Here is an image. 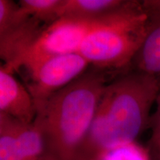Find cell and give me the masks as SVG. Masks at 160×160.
<instances>
[{"label": "cell", "mask_w": 160, "mask_h": 160, "mask_svg": "<svg viewBox=\"0 0 160 160\" xmlns=\"http://www.w3.org/2000/svg\"><path fill=\"white\" fill-rule=\"evenodd\" d=\"M17 122L18 120L0 113V160H21Z\"/></svg>", "instance_id": "obj_11"}, {"label": "cell", "mask_w": 160, "mask_h": 160, "mask_svg": "<svg viewBox=\"0 0 160 160\" xmlns=\"http://www.w3.org/2000/svg\"><path fill=\"white\" fill-rule=\"evenodd\" d=\"M135 70L160 77V19H149L147 36L133 62Z\"/></svg>", "instance_id": "obj_9"}, {"label": "cell", "mask_w": 160, "mask_h": 160, "mask_svg": "<svg viewBox=\"0 0 160 160\" xmlns=\"http://www.w3.org/2000/svg\"><path fill=\"white\" fill-rule=\"evenodd\" d=\"M148 31V17L142 1L128 0L122 8L98 23L79 53L96 68H124L133 62Z\"/></svg>", "instance_id": "obj_3"}, {"label": "cell", "mask_w": 160, "mask_h": 160, "mask_svg": "<svg viewBox=\"0 0 160 160\" xmlns=\"http://www.w3.org/2000/svg\"><path fill=\"white\" fill-rule=\"evenodd\" d=\"M142 4L149 19H160V0H145Z\"/></svg>", "instance_id": "obj_15"}, {"label": "cell", "mask_w": 160, "mask_h": 160, "mask_svg": "<svg viewBox=\"0 0 160 160\" xmlns=\"http://www.w3.org/2000/svg\"><path fill=\"white\" fill-rule=\"evenodd\" d=\"M64 0H21L19 5L28 15L47 25L59 19Z\"/></svg>", "instance_id": "obj_12"}, {"label": "cell", "mask_w": 160, "mask_h": 160, "mask_svg": "<svg viewBox=\"0 0 160 160\" xmlns=\"http://www.w3.org/2000/svg\"><path fill=\"white\" fill-rule=\"evenodd\" d=\"M128 0H64L59 18L99 20L122 8Z\"/></svg>", "instance_id": "obj_8"}, {"label": "cell", "mask_w": 160, "mask_h": 160, "mask_svg": "<svg viewBox=\"0 0 160 160\" xmlns=\"http://www.w3.org/2000/svg\"><path fill=\"white\" fill-rule=\"evenodd\" d=\"M17 141L21 160H48L42 133L34 122L18 121Z\"/></svg>", "instance_id": "obj_10"}, {"label": "cell", "mask_w": 160, "mask_h": 160, "mask_svg": "<svg viewBox=\"0 0 160 160\" xmlns=\"http://www.w3.org/2000/svg\"><path fill=\"white\" fill-rule=\"evenodd\" d=\"M156 109L151 115L150 126L152 133L150 146L155 160L160 159V91L156 100Z\"/></svg>", "instance_id": "obj_14"}, {"label": "cell", "mask_w": 160, "mask_h": 160, "mask_svg": "<svg viewBox=\"0 0 160 160\" xmlns=\"http://www.w3.org/2000/svg\"><path fill=\"white\" fill-rule=\"evenodd\" d=\"M102 19L59 18L45 27L35 43L19 62L17 70L35 59L79 53L85 38Z\"/></svg>", "instance_id": "obj_6"}, {"label": "cell", "mask_w": 160, "mask_h": 160, "mask_svg": "<svg viewBox=\"0 0 160 160\" xmlns=\"http://www.w3.org/2000/svg\"><path fill=\"white\" fill-rule=\"evenodd\" d=\"M89 65L79 53H75L35 59L21 68L27 72L29 80L26 87L36 102L68 85L82 75Z\"/></svg>", "instance_id": "obj_4"}, {"label": "cell", "mask_w": 160, "mask_h": 160, "mask_svg": "<svg viewBox=\"0 0 160 160\" xmlns=\"http://www.w3.org/2000/svg\"><path fill=\"white\" fill-rule=\"evenodd\" d=\"M101 160H150V154L142 146L131 142L111 149Z\"/></svg>", "instance_id": "obj_13"}, {"label": "cell", "mask_w": 160, "mask_h": 160, "mask_svg": "<svg viewBox=\"0 0 160 160\" xmlns=\"http://www.w3.org/2000/svg\"><path fill=\"white\" fill-rule=\"evenodd\" d=\"M108 79L106 70H90L48 99L36 102L33 122L42 133L48 160H75Z\"/></svg>", "instance_id": "obj_2"}, {"label": "cell", "mask_w": 160, "mask_h": 160, "mask_svg": "<svg viewBox=\"0 0 160 160\" xmlns=\"http://www.w3.org/2000/svg\"><path fill=\"white\" fill-rule=\"evenodd\" d=\"M159 160H160V159H159Z\"/></svg>", "instance_id": "obj_16"}, {"label": "cell", "mask_w": 160, "mask_h": 160, "mask_svg": "<svg viewBox=\"0 0 160 160\" xmlns=\"http://www.w3.org/2000/svg\"><path fill=\"white\" fill-rule=\"evenodd\" d=\"M15 71L4 64L0 68V113L24 124L37 116L35 100L28 89L14 77Z\"/></svg>", "instance_id": "obj_7"}, {"label": "cell", "mask_w": 160, "mask_h": 160, "mask_svg": "<svg viewBox=\"0 0 160 160\" xmlns=\"http://www.w3.org/2000/svg\"><path fill=\"white\" fill-rule=\"evenodd\" d=\"M160 77L137 71L106 85L75 160H101L110 150L135 142L150 126Z\"/></svg>", "instance_id": "obj_1"}, {"label": "cell", "mask_w": 160, "mask_h": 160, "mask_svg": "<svg viewBox=\"0 0 160 160\" xmlns=\"http://www.w3.org/2000/svg\"><path fill=\"white\" fill-rule=\"evenodd\" d=\"M45 27L28 15L19 3L0 0V56L5 65L17 71L19 62Z\"/></svg>", "instance_id": "obj_5"}]
</instances>
